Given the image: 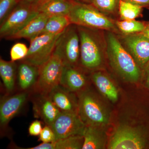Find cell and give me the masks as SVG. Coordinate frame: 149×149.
I'll use <instances>...</instances> for the list:
<instances>
[{"mask_svg": "<svg viewBox=\"0 0 149 149\" xmlns=\"http://www.w3.org/2000/svg\"><path fill=\"white\" fill-rule=\"evenodd\" d=\"M75 1L79 2L84 3L90 4H92L94 2V0H73Z\"/></svg>", "mask_w": 149, "mask_h": 149, "instance_id": "34", "label": "cell"}, {"mask_svg": "<svg viewBox=\"0 0 149 149\" xmlns=\"http://www.w3.org/2000/svg\"><path fill=\"white\" fill-rule=\"evenodd\" d=\"M31 92L17 91L2 97L0 102L1 135H5L11 120L18 115L30 100Z\"/></svg>", "mask_w": 149, "mask_h": 149, "instance_id": "10", "label": "cell"}, {"mask_svg": "<svg viewBox=\"0 0 149 149\" xmlns=\"http://www.w3.org/2000/svg\"><path fill=\"white\" fill-rule=\"evenodd\" d=\"M104 33L107 57L112 68L125 81L137 82L141 77V68L123 46L116 34L109 31H104Z\"/></svg>", "mask_w": 149, "mask_h": 149, "instance_id": "1", "label": "cell"}, {"mask_svg": "<svg viewBox=\"0 0 149 149\" xmlns=\"http://www.w3.org/2000/svg\"><path fill=\"white\" fill-rule=\"evenodd\" d=\"M146 75V83L148 88L149 89V63L144 70Z\"/></svg>", "mask_w": 149, "mask_h": 149, "instance_id": "32", "label": "cell"}, {"mask_svg": "<svg viewBox=\"0 0 149 149\" xmlns=\"http://www.w3.org/2000/svg\"><path fill=\"white\" fill-rule=\"evenodd\" d=\"M42 130L41 121L38 120H34L29 125L28 128V132L31 136H40Z\"/></svg>", "mask_w": 149, "mask_h": 149, "instance_id": "30", "label": "cell"}, {"mask_svg": "<svg viewBox=\"0 0 149 149\" xmlns=\"http://www.w3.org/2000/svg\"><path fill=\"white\" fill-rule=\"evenodd\" d=\"M80 40L77 25L70 24L57 41L54 53L64 66H77L80 62Z\"/></svg>", "mask_w": 149, "mask_h": 149, "instance_id": "5", "label": "cell"}, {"mask_svg": "<svg viewBox=\"0 0 149 149\" xmlns=\"http://www.w3.org/2000/svg\"><path fill=\"white\" fill-rule=\"evenodd\" d=\"M30 100L33 106L35 118L50 126L61 111L52 101L49 95L31 91Z\"/></svg>", "mask_w": 149, "mask_h": 149, "instance_id": "13", "label": "cell"}, {"mask_svg": "<svg viewBox=\"0 0 149 149\" xmlns=\"http://www.w3.org/2000/svg\"><path fill=\"white\" fill-rule=\"evenodd\" d=\"M29 48L25 44L17 43L12 48L10 51L11 61L15 62L24 59L28 53Z\"/></svg>", "mask_w": 149, "mask_h": 149, "instance_id": "27", "label": "cell"}, {"mask_svg": "<svg viewBox=\"0 0 149 149\" xmlns=\"http://www.w3.org/2000/svg\"><path fill=\"white\" fill-rule=\"evenodd\" d=\"M117 36L139 67L141 70L145 69L149 63V39L142 33L127 35L120 34Z\"/></svg>", "mask_w": 149, "mask_h": 149, "instance_id": "11", "label": "cell"}, {"mask_svg": "<svg viewBox=\"0 0 149 149\" xmlns=\"http://www.w3.org/2000/svg\"><path fill=\"white\" fill-rule=\"evenodd\" d=\"M53 149H80L83 148L84 137L76 135L58 139L52 142Z\"/></svg>", "mask_w": 149, "mask_h": 149, "instance_id": "25", "label": "cell"}, {"mask_svg": "<svg viewBox=\"0 0 149 149\" xmlns=\"http://www.w3.org/2000/svg\"><path fill=\"white\" fill-rule=\"evenodd\" d=\"M17 3V0H0L1 24L8 16Z\"/></svg>", "mask_w": 149, "mask_h": 149, "instance_id": "28", "label": "cell"}, {"mask_svg": "<svg viewBox=\"0 0 149 149\" xmlns=\"http://www.w3.org/2000/svg\"><path fill=\"white\" fill-rule=\"evenodd\" d=\"M141 33L149 39V22H146V27L145 29L143 32Z\"/></svg>", "mask_w": 149, "mask_h": 149, "instance_id": "33", "label": "cell"}, {"mask_svg": "<svg viewBox=\"0 0 149 149\" xmlns=\"http://www.w3.org/2000/svg\"><path fill=\"white\" fill-rule=\"evenodd\" d=\"M91 78L99 91L105 97L113 102L117 101L118 91L108 76L101 71H95L92 73Z\"/></svg>", "mask_w": 149, "mask_h": 149, "instance_id": "20", "label": "cell"}, {"mask_svg": "<svg viewBox=\"0 0 149 149\" xmlns=\"http://www.w3.org/2000/svg\"><path fill=\"white\" fill-rule=\"evenodd\" d=\"M120 0H94L93 5L105 15L112 17L118 14Z\"/></svg>", "mask_w": 149, "mask_h": 149, "instance_id": "26", "label": "cell"}, {"mask_svg": "<svg viewBox=\"0 0 149 149\" xmlns=\"http://www.w3.org/2000/svg\"><path fill=\"white\" fill-rule=\"evenodd\" d=\"M82 149H101L105 147L107 137L100 126H86Z\"/></svg>", "mask_w": 149, "mask_h": 149, "instance_id": "19", "label": "cell"}, {"mask_svg": "<svg viewBox=\"0 0 149 149\" xmlns=\"http://www.w3.org/2000/svg\"><path fill=\"white\" fill-rule=\"evenodd\" d=\"M73 93L59 85L49 95L61 112L77 113L78 100H75Z\"/></svg>", "mask_w": 149, "mask_h": 149, "instance_id": "16", "label": "cell"}, {"mask_svg": "<svg viewBox=\"0 0 149 149\" xmlns=\"http://www.w3.org/2000/svg\"><path fill=\"white\" fill-rule=\"evenodd\" d=\"M36 0H17L18 3L20 2H23L29 3H34L36 1Z\"/></svg>", "mask_w": 149, "mask_h": 149, "instance_id": "35", "label": "cell"}, {"mask_svg": "<svg viewBox=\"0 0 149 149\" xmlns=\"http://www.w3.org/2000/svg\"><path fill=\"white\" fill-rule=\"evenodd\" d=\"M75 1L73 0H48L37 6L39 12L49 17L68 15Z\"/></svg>", "mask_w": 149, "mask_h": 149, "instance_id": "21", "label": "cell"}, {"mask_svg": "<svg viewBox=\"0 0 149 149\" xmlns=\"http://www.w3.org/2000/svg\"><path fill=\"white\" fill-rule=\"evenodd\" d=\"M88 82L85 73L77 66H64L60 85L73 92L83 91Z\"/></svg>", "mask_w": 149, "mask_h": 149, "instance_id": "14", "label": "cell"}, {"mask_svg": "<svg viewBox=\"0 0 149 149\" xmlns=\"http://www.w3.org/2000/svg\"><path fill=\"white\" fill-rule=\"evenodd\" d=\"M40 13L37 6L34 3H18L1 23L0 37L6 39L22 29Z\"/></svg>", "mask_w": 149, "mask_h": 149, "instance_id": "6", "label": "cell"}, {"mask_svg": "<svg viewBox=\"0 0 149 149\" xmlns=\"http://www.w3.org/2000/svg\"><path fill=\"white\" fill-rule=\"evenodd\" d=\"M17 72V65L15 62L0 59V75L6 95L16 92Z\"/></svg>", "mask_w": 149, "mask_h": 149, "instance_id": "18", "label": "cell"}, {"mask_svg": "<svg viewBox=\"0 0 149 149\" xmlns=\"http://www.w3.org/2000/svg\"><path fill=\"white\" fill-rule=\"evenodd\" d=\"M71 23L67 15H56L49 17L41 35L60 34Z\"/></svg>", "mask_w": 149, "mask_h": 149, "instance_id": "22", "label": "cell"}, {"mask_svg": "<svg viewBox=\"0 0 149 149\" xmlns=\"http://www.w3.org/2000/svg\"><path fill=\"white\" fill-rule=\"evenodd\" d=\"M77 114L86 126L101 127L109 122L108 113L95 95L88 90L78 93Z\"/></svg>", "mask_w": 149, "mask_h": 149, "instance_id": "4", "label": "cell"}, {"mask_svg": "<svg viewBox=\"0 0 149 149\" xmlns=\"http://www.w3.org/2000/svg\"><path fill=\"white\" fill-rule=\"evenodd\" d=\"M56 140L55 135L51 126L45 125L40 133L39 141L42 143H52Z\"/></svg>", "mask_w": 149, "mask_h": 149, "instance_id": "29", "label": "cell"}, {"mask_svg": "<svg viewBox=\"0 0 149 149\" xmlns=\"http://www.w3.org/2000/svg\"><path fill=\"white\" fill-rule=\"evenodd\" d=\"M116 24L120 34L131 35L143 32L146 27V22L136 19L127 20H116Z\"/></svg>", "mask_w": 149, "mask_h": 149, "instance_id": "24", "label": "cell"}, {"mask_svg": "<svg viewBox=\"0 0 149 149\" xmlns=\"http://www.w3.org/2000/svg\"><path fill=\"white\" fill-rule=\"evenodd\" d=\"M63 32L42 34L31 40L27 56L20 61L38 67L42 65L53 54L56 43Z\"/></svg>", "mask_w": 149, "mask_h": 149, "instance_id": "9", "label": "cell"}, {"mask_svg": "<svg viewBox=\"0 0 149 149\" xmlns=\"http://www.w3.org/2000/svg\"><path fill=\"white\" fill-rule=\"evenodd\" d=\"M64 66L61 59L54 53L47 61L39 67L37 82L31 91L49 95L60 84Z\"/></svg>", "mask_w": 149, "mask_h": 149, "instance_id": "7", "label": "cell"}, {"mask_svg": "<svg viewBox=\"0 0 149 149\" xmlns=\"http://www.w3.org/2000/svg\"><path fill=\"white\" fill-rule=\"evenodd\" d=\"M48 0H36V1L34 3V4L37 6L42 3H43L45 2Z\"/></svg>", "mask_w": 149, "mask_h": 149, "instance_id": "36", "label": "cell"}, {"mask_svg": "<svg viewBox=\"0 0 149 149\" xmlns=\"http://www.w3.org/2000/svg\"><path fill=\"white\" fill-rule=\"evenodd\" d=\"M49 17L45 14L40 13L22 29L8 37L7 40L24 38L31 41L41 35L45 27Z\"/></svg>", "mask_w": 149, "mask_h": 149, "instance_id": "17", "label": "cell"}, {"mask_svg": "<svg viewBox=\"0 0 149 149\" xmlns=\"http://www.w3.org/2000/svg\"><path fill=\"white\" fill-rule=\"evenodd\" d=\"M67 16L71 24L120 34L116 20L105 15L93 4L75 1Z\"/></svg>", "mask_w": 149, "mask_h": 149, "instance_id": "3", "label": "cell"}, {"mask_svg": "<svg viewBox=\"0 0 149 149\" xmlns=\"http://www.w3.org/2000/svg\"><path fill=\"white\" fill-rule=\"evenodd\" d=\"M80 40V63L84 69L95 70L103 63L107 54L104 31L77 26Z\"/></svg>", "mask_w": 149, "mask_h": 149, "instance_id": "2", "label": "cell"}, {"mask_svg": "<svg viewBox=\"0 0 149 149\" xmlns=\"http://www.w3.org/2000/svg\"><path fill=\"white\" fill-rule=\"evenodd\" d=\"M122 1L140 6L143 8L149 9V0H122Z\"/></svg>", "mask_w": 149, "mask_h": 149, "instance_id": "31", "label": "cell"}, {"mask_svg": "<svg viewBox=\"0 0 149 149\" xmlns=\"http://www.w3.org/2000/svg\"><path fill=\"white\" fill-rule=\"evenodd\" d=\"M50 126L56 141L69 136H83L86 125L77 113L61 112Z\"/></svg>", "mask_w": 149, "mask_h": 149, "instance_id": "12", "label": "cell"}, {"mask_svg": "<svg viewBox=\"0 0 149 149\" xmlns=\"http://www.w3.org/2000/svg\"><path fill=\"white\" fill-rule=\"evenodd\" d=\"M143 10V8L140 6L120 0L118 14L120 20H133L142 16Z\"/></svg>", "mask_w": 149, "mask_h": 149, "instance_id": "23", "label": "cell"}, {"mask_svg": "<svg viewBox=\"0 0 149 149\" xmlns=\"http://www.w3.org/2000/svg\"><path fill=\"white\" fill-rule=\"evenodd\" d=\"M39 67L20 61L17 66V91H32L38 79Z\"/></svg>", "mask_w": 149, "mask_h": 149, "instance_id": "15", "label": "cell"}, {"mask_svg": "<svg viewBox=\"0 0 149 149\" xmlns=\"http://www.w3.org/2000/svg\"><path fill=\"white\" fill-rule=\"evenodd\" d=\"M148 143L146 134L142 129L127 125L118 127L113 133L108 146L110 149H142Z\"/></svg>", "mask_w": 149, "mask_h": 149, "instance_id": "8", "label": "cell"}]
</instances>
